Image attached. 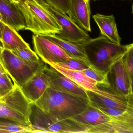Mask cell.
<instances>
[{
  "mask_svg": "<svg viewBox=\"0 0 133 133\" xmlns=\"http://www.w3.org/2000/svg\"><path fill=\"white\" fill-rule=\"evenodd\" d=\"M3 56L8 74L14 83L19 86L27 82L45 65L40 60L32 62L21 59L6 49H3Z\"/></svg>",
  "mask_w": 133,
  "mask_h": 133,
  "instance_id": "5",
  "label": "cell"
},
{
  "mask_svg": "<svg viewBox=\"0 0 133 133\" xmlns=\"http://www.w3.org/2000/svg\"><path fill=\"white\" fill-rule=\"evenodd\" d=\"M72 117L84 125L88 126L89 128L90 127L106 123L113 119L90 103L83 112Z\"/></svg>",
  "mask_w": 133,
  "mask_h": 133,
  "instance_id": "16",
  "label": "cell"
},
{
  "mask_svg": "<svg viewBox=\"0 0 133 133\" xmlns=\"http://www.w3.org/2000/svg\"><path fill=\"white\" fill-rule=\"evenodd\" d=\"M0 42L3 49L12 51L17 48H29L27 43L17 31L4 23Z\"/></svg>",
  "mask_w": 133,
  "mask_h": 133,
  "instance_id": "19",
  "label": "cell"
},
{
  "mask_svg": "<svg viewBox=\"0 0 133 133\" xmlns=\"http://www.w3.org/2000/svg\"><path fill=\"white\" fill-rule=\"evenodd\" d=\"M4 25V23L3 22L2 18L0 15V40H1V34H2V30H3Z\"/></svg>",
  "mask_w": 133,
  "mask_h": 133,
  "instance_id": "30",
  "label": "cell"
},
{
  "mask_svg": "<svg viewBox=\"0 0 133 133\" xmlns=\"http://www.w3.org/2000/svg\"><path fill=\"white\" fill-rule=\"evenodd\" d=\"M21 0H12L13 3H18Z\"/></svg>",
  "mask_w": 133,
  "mask_h": 133,
  "instance_id": "32",
  "label": "cell"
},
{
  "mask_svg": "<svg viewBox=\"0 0 133 133\" xmlns=\"http://www.w3.org/2000/svg\"><path fill=\"white\" fill-rule=\"evenodd\" d=\"M11 51L17 56L25 60L35 62L40 60L35 52L30 47L17 48Z\"/></svg>",
  "mask_w": 133,
  "mask_h": 133,
  "instance_id": "24",
  "label": "cell"
},
{
  "mask_svg": "<svg viewBox=\"0 0 133 133\" xmlns=\"http://www.w3.org/2000/svg\"><path fill=\"white\" fill-rule=\"evenodd\" d=\"M98 91H85L89 103L97 108L133 109V95L126 96L115 91L110 85L97 84Z\"/></svg>",
  "mask_w": 133,
  "mask_h": 133,
  "instance_id": "6",
  "label": "cell"
},
{
  "mask_svg": "<svg viewBox=\"0 0 133 133\" xmlns=\"http://www.w3.org/2000/svg\"><path fill=\"white\" fill-rule=\"evenodd\" d=\"M81 71L86 76L96 81L98 84L107 86L110 85L107 75L104 74L94 68L90 66L87 69Z\"/></svg>",
  "mask_w": 133,
  "mask_h": 133,
  "instance_id": "23",
  "label": "cell"
},
{
  "mask_svg": "<svg viewBox=\"0 0 133 133\" xmlns=\"http://www.w3.org/2000/svg\"><path fill=\"white\" fill-rule=\"evenodd\" d=\"M81 44L89 61V67L107 75L112 67L133 47V43L117 44L101 36Z\"/></svg>",
  "mask_w": 133,
  "mask_h": 133,
  "instance_id": "2",
  "label": "cell"
},
{
  "mask_svg": "<svg viewBox=\"0 0 133 133\" xmlns=\"http://www.w3.org/2000/svg\"><path fill=\"white\" fill-rule=\"evenodd\" d=\"M107 78L110 85L115 91L126 96L133 95L132 84L126 72L123 57L112 67L107 74Z\"/></svg>",
  "mask_w": 133,
  "mask_h": 133,
  "instance_id": "10",
  "label": "cell"
},
{
  "mask_svg": "<svg viewBox=\"0 0 133 133\" xmlns=\"http://www.w3.org/2000/svg\"><path fill=\"white\" fill-rule=\"evenodd\" d=\"M52 42L63 50L71 58L90 66L89 61L81 43L72 42L60 38L56 34L41 35Z\"/></svg>",
  "mask_w": 133,
  "mask_h": 133,
  "instance_id": "14",
  "label": "cell"
},
{
  "mask_svg": "<svg viewBox=\"0 0 133 133\" xmlns=\"http://www.w3.org/2000/svg\"><path fill=\"white\" fill-rule=\"evenodd\" d=\"M0 130L11 133H38L37 129L33 126L24 125L19 123L3 119H0Z\"/></svg>",
  "mask_w": 133,
  "mask_h": 133,
  "instance_id": "21",
  "label": "cell"
},
{
  "mask_svg": "<svg viewBox=\"0 0 133 133\" xmlns=\"http://www.w3.org/2000/svg\"><path fill=\"white\" fill-rule=\"evenodd\" d=\"M0 15L4 23L17 31L25 29L24 17L13 2L0 0Z\"/></svg>",
  "mask_w": 133,
  "mask_h": 133,
  "instance_id": "13",
  "label": "cell"
},
{
  "mask_svg": "<svg viewBox=\"0 0 133 133\" xmlns=\"http://www.w3.org/2000/svg\"><path fill=\"white\" fill-rule=\"evenodd\" d=\"M93 1H99V0H93ZM129 1H132V0H129Z\"/></svg>",
  "mask_w": 133,
  "mask_h": 133,
  "instance_id": "34",
  "label": "cell"
},
{
  "mask_svg": "<svg viewBox=\"0 0 133 133\" xmlns=\"http://www.w3.org/2000/svg\"><path fill=\"white\" fill-rule=\"evenodd\" d=\"M123 61L129 81L133 84V47H131L124 56Z\"/></svg>",
  "mask_w": 133,
  "mask_h": 133,
  "instance_id": "27",
  "label": "cell"
},
{
  "mask_svg": "<svg viewBox=\"0 0 133 133\" xmlns=\"http://www.w3.org/2000/svg\"><path fill=\"white\" fill-rule=\"evenodd\" d=\"M133 123L112 119L109 121L90 127L87 133H132Z\"/></svg>",
  "mask_w": 133,
  "mask_h": 133,
  "instance_id": "18",
  "label": "cell"
},
{
  "mask_svg": "<svg viewBox=\"0 0 133 133\" xmlns=\"http://www.w3.org/2000/svg\"><path fill=\"white\" fill-rule=\"evenodd\" d=\"M0 133H9L7 131L4 130H0Z\"/></svg>",
  "mask_w": 133,
  "mask_h": 133,
  "instance_id": "31",
  "label": "cell"
},
{
  "mask_svg": "<svg viewBox=\"0 0 133 133\" xmlns=\"http://www.w3.org/2000/svg\"><path fill=\"white\" fill-rule=\"evenodd\" d=\"M32 38L35 52L46 64L60 63L71 58L60 46L44 36L34 34Z\"/></svg>",
  "mask_w": 133,
  "mask_h": 133,
  "instance_id": "8",
  "label": "cell"
},
{
  "mask_svg": "<svg viewBox=\"0 0 133 133\" xmlns=\"http://www.w3.org/2000/svg\"><path fill=\"white\" fill-rule=\"evenodd\" d=\"M15 4L24 17V30L36 35L57 34L61 31L56 19L38 0H21Z\"/></svg>",
  "mask_w": 133,
  "mask_h": 133,
  "instance_id": "3",
  "label": "cell"
},
{
  "mask_svg": "<svg viewBox=\"0 0 133 133\" xmlns=\"http://www.w3.org/2000/svg\"><path fill=\"white\" fill-rule=\"evenodd\" d=\"M43 67L37 71L27 82L19 86L25 96L32 104L39 98L49 87Z\"/></svg>",
  "mask_w": 133,
  "mask_h": 133,
  "instance_id": "12",
  "label": "cell"
},
{
  "mask_svg": "<svg viewBox=\"0 0 133 133\" xmlns=\"http://www.w3.org/2000/svg\"><path fill=\"white\" fill-rule=\"evenodd\" d=\"M14 87V84L12 83L8 74L4 73L0 75V97L9 93Z\"/></svg>",
  "mask_w": 133,
  "mask_h": 133,
  "instance_id": "26",
  "label": "cell"
},
{
  "mask_svg": "<svg viewBox=\"0 0 133 133\" xmlns=\"http://www.w3.org/2000/svg\"><path fill=\"white\" fill-rule=\"evenodd\" d=\"M89 127L72 117L55 122L48 129L49 133H87Z\"/></svg>",
  "mask_w": 133,
  "mask_h": 133,
  "instance_id": "20",
  "label": "cell"
},
{
  "mask_svg": "<svg viewBox=\"0 0 133 133\" xmlns=\"http://www.w3.org/2000/svg\"><path fill=\"white\" fill-rule=\"evenodd\" d=\"M7 1H10V2H13V1H12V0H7Z\"/></svg>",
  "mask_w": 133,
  "mask_h": 133,
  "instance_id": "33",
  "label": "cell"
},
{
  "mask_svg": "<svg viewBox=\"0 0 133 133\" xmlns=\"http://www.w3.org/2000/svg\"><path fill=\"white\" fill-rule=\"evenodd\" d=\"M67 14L81 28L91 32L90 0H70Z\"/></svg>",
  "mask_w": 133,
  "mask_h": 133,
  "instance_id": "11",
  "label": "cell"
},
{
  "mask_svg": "<svg viewBox=\"0 0 133 133\" xmlns=\"http://www.w3.org/2000/svg\"><path fill=\"white\" fill-rule=\"evenodd\" d=\"M48 65L67 77L85 91H98L97 82L86 76L82 71L66 69L53 63H50Z\"/></svg>",
  "mask_w": 133,
  "mask_h": 133,
  "instance_id": "17",
  "label": "cell"
},
{
  "mask_svg": "<svg viewBox=\"0 0 133 133\" xmlns=\"http://www.w3.org/2000/svg\"><path fill=\"white\" fill-rule=\"evenodd\" d=\"M10 92L0 97V118L24 125L33 126L31 121L32 105L15 83Z\"/></svg>",
  "mask_w": 133,
  "mask_h": 133,
  "instance_id": "4",
  "label": "cell"
},
{
  "mask_svg": "<svg viewBox=\"0 0 133 133\" xmlns=\"http://www.w3.org/2000/svg\"><path fill=\"white\" fill-rule=\"evenodd\" d=\"M52 7L61 13L66 14L69 9L70 0H45Z\"/></svg>",
  "mask_w": 133,
  "mask_h": 133,
  "instance_id": "28",
  "label": "cell"
},
{
  "mask_svg": "<svg viewBox=\"0 0 133 133\" xmlns=\"http://www.w3.org/2000/svg\"><path fill=\"white\" fill-rule=\"evenodd\" d=\"M56 64L59 66L74 70H84L88 68L89 67L86 64L77 60L72 58L67 59L64 61L58 63H51ZM50 64V63H49Z\"/></svg>",
  "mask_w": 133,
  "mask_h": 133,
  "instance_id": "25",
  "label": "cell"
},
{
  "mask_svg": "<svg viewBox=\"0 0 133 133\" xmlns=\"http://www.w3.org/2000/svg\"><path fill=\"white\" fill-rule=\"evenodd\" d=\"M3 48L0 43V75L4 73L8 74L4 60L3 56Z\"/></svg>",
  "mask_w": 133,
  "mask_h": 133,
  "instance_id": "29",
  "label": "cell"
},
{
  "mask_svg": "<svg viewBox=\"0 0 133 133\" xmlns=\"http://www.w3.org/2000/svg\"><path fill=\"white\" fill-rule=\"evenodd\" d=\"M89 103L88 98L60 92L48 87L32 105L40 109L55 123L81 113Z\"/></svg>",
  "mask_w": 133,
  "mask_h": 133,
  "instance_id": "1",
  "label": "cell"
},
{
  "mask_svg": "<svg viewBox=\"0 0 133 133\" xmlns=\"http://www.w3.org/2000/svg\"><path fill=\"white\" fill-rule=\"evenodd\" d=\"M98 109L114 119L133 123V109L123 110L115 108Z\"/></svg>",
  "mask_w": 133,
  "mask_h": 133,
  "instance_id": "22",
  "label": "cell"
},
{
  "mask_svg": "<svg viewBox=\"0 0 133 133\" xmlns=\"http://www.w3.org/2000/svg\"><path fill=\"white\" fill-rule=\"evenodd\" d=\"M92 18L99 28L100 36L114 43L121 44V38L113 15H106L97 14L93 15Z\"/></svg>",
  "mask_w": 133,
  "mask_h": 133,
  "instance_id": "15",
  "label": "cell"
},
{
  "mask_svg": "<svg viewBox=\"0 0 133 133\" xmlns=\"http://www.w3.org/2000/svg\"><path fill=\"white\" fill-rule=\"evenodd\" d=\"M43 7L52 15L61 28L59 33L56 34L60 38L77 43H82L91 38L88 32L78 26L67 15L59 12L49 5L45 0H38Z\"/></svg>",
  "mask_w": 133,
  "mask_h": 133,
  "instance_id": "7",
  "label": "cell"
},
{
  "mask_svg": "<svg viewBox=\"0 0 133 133\" xmlns=\"http://www.w3.org/2000/svg\"><path fill=\"white\" fill-rule=\"evenodd\" d=\"M43 70L48 80L49 88L60 92L88 98L84 89L54 68L50 66L49 67L45 64Z\"/></svg>",
  "mask_w": 133,
  "mask_h": 133,
  "instance_id": "9",
  "label": "cell"
}]
</instances>
